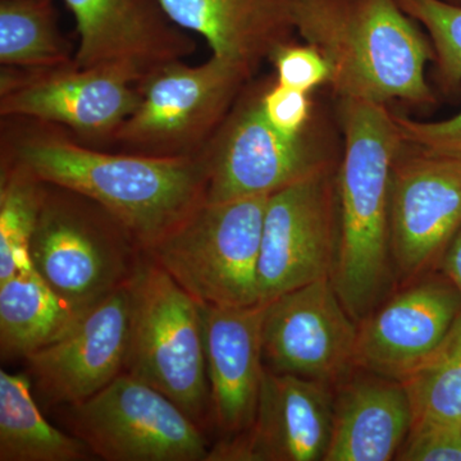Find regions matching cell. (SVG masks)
Instances as JSON below:
<instances>
[{
	"label": "cell",
	"instance_id": "cell-1",
	"mask_svg": "<svg viewBox=\"0 0 461 461\" xmlns=\"http://www.w3.org/2000/svg\"><path fill=\"white\" fill-rule=\"evenodd\" d=\"M41 123L3 135L2 160L25 167L45 184L98 203L144 253L206 200L203 151L189 157L111 153L85 147Z\"/></svg>",
	"mask_w": 461,
	"mask_h": 461
},
{
	"label": "cell",
	"instance_id": "cell-2",
	"mask_svg": "<svg viewBox=\"0 0 461 461\" xmlns=\"http://www.w3.org/2000/svg\"><path fill=\"white\" fill-rule=\"evenodd\" d=\"M345 153L336 176L333 286L357 323L386 300L396 273L390 247V181L405 142L386 105L342 100Z\"/></svg>",
	"mask_w": 461,
	"mask_h": 461
},
{
	"label": "cell",
	"instance_id": "cell-3",
	"mask_svg": "<svg viewBox=\"0 0 461 461\" xmlns=\"http://www.w3.org/2000/svg\"><path fill=\"white\" fill-rule=\"evenodd\" d=\"M296 33L323 54L341 100L430 105L435 50L397 0H297Z\"/></svg>",
	"mask_w": 461,
	"mask_h": 461
},
{
	"label": "cell",
	"instance_id": "cell-4",
	"mask_svg": "<svg viewBox=\"0 0 461 461\" xmlns=\"http://www.w3.org/2000/svg\"><path fill=\"white\" fill-rule=\"evenodd\" d=\"M145 253L122 224L81 194L45 184L30 244L33 269L78 313L126 286Z\"/></svg>",
	"mask_w": 461,
	"mask_h": 461
},
{
	"label": "cell",
	"instance_id": "cell-5",
	"mask_svg": "<svg viewBox=\"0 0 461 461\" xmlns=\"http://www.w3.org/2000/svg\"><path fill=\"white\" fill-rule=\"evenodd\" d=\"M124 372L203 427L211 415L202 305L145 254L131 284Z\"/></svg>",
	"mask_w": 461,
	"mask_h": 461
},
{
	"label": "cell",
	"instance_id": "cell-6",
	"mask_svg": "<svg viewBox=\"0 0 461 461\" xmlns=\"http://www.w3.org/2000/svg\"><path fill=\"white\" fill-rule=\"evenodd\" d=\"M268 198L205 200L145 254L200 304H259L258 264Z\"/></svg>",
	"mask_w": 461,
	"mask_h": 461
},
{
	"label": "cell",
	"instance_id": "cell-7",
	"mask_svg": "<svg viewBox=\"0 0 461 461\" xmlns=\"http://www.w3.org/2000/svg\"><path fill=\"white\" fill-rule=\"evenodd\" d=\"M251 75L214 56L195 67L182 60L158 67L139 81L140 103L109 141L142 156H198Z\"/></svg>",
	"mask_w": 461,
	"mask_h": 461
},
{
	"label": "cell",
	"instance_id": "cell-8",
	"mask_svg": "<svg viewBox=\"0 0 461 461\" xmlns=\"http://www.w3.org/2000/svg\"><path fill=\"white\" fill-rule=\"evenodd\" d=\"M67 414L74 435L105 461H206L211 451L177 403L127 373Z\"/></svg>",
	"mask_w": 461,
	"mask_h": 461
},
{
	"label": "cell",
	"instance_id": "cell-9",
	"mask_svg": "<svg viewBox=\"0 0 461 461\" xmlns=\"http://www.w3.org/2000/svg\"><path fill=\"white\" fill-rule=\"evenodd\" d=\"M140 77L120 67H5L0 115L58 124L91 140H111L140 103Z\"/></svg>",
	"mask_w": 461,
	"mask_h": 461
},
{
	"label": "cell",
	"instance_id": "cell-10",
	"mask_svg": "<svg viewBox=\"0 0 461 461\" xmlns=\"http://www.w3.org/2000/svg\"><path fill=\"white\" fill-rule=\"evenodd\" d=\"M411 148L393 163L388 209L391 256L405 282L439 269L461 229V157Z\"/></svg>",
	"mask_w": 461,
	"mask_h": 461
},
{
	"label": "cell",
	"instance_id": "cell-11",
	"mask_svg": "<svg viewBox=\"0 0 461 461\" xmlns=\"http://www.w3.org/2000/svg\"><path fill=\"white\" fill-rule=\"evenodd\" d=\"M338 247V202L330 168L269 195L258 264L259 304L330 277Z\"/></svg>",
	"mask_w": 461,
	"mask_h": 461
},
{
	"label": "cell",
	"instance_id": "cell-12",
	"mask_svg": "<svg viewBox=\"0 0 461 461\" xmlns=\"http://www.w3.org/2000/svg\"><path fill=\"white\" fill-rule=\"evenodd\" d=\"M260 95L248 96L230 112L204 154L206 202L272 195L330 168L306 132L287 138L264 117Z\"/></svg>",
	"mask_w": 461,
	"mask_h": 461
},
{
	"label": "cell",
	"instance_id": "cell-13",
	"mask_svg": "<svg viewBox=\"0 0 461 461\" xmlns=\"http://www.w3.org/2000/svg\"><path fill=\"white\" fill-rule=\"evenodd\" d=\"M357 323L330 277L288 291L266 304L263 354L269 371L338 384L354 371Z\"/></svg>",
	"mask_w": 461,
	"mask_h": 461
},
{
	"label": "cell",
	"instance_id": "cell-14",
	"mask_svg": "<svg viewBox=\"0 0 461 461\" xmlns=\"http://www.w3.org/2000/svg\"><path fill=\"white\" fill-rule=\"evenodd\" d=\"M130 284L91 306L59 339L26 357L27 375L45 402L76 405L122 375L129 345Z\"/></svg>",
	"mask_w": 461,
	"mask_h": 461
},
{
	"label": "cell",
	"instance_id": "cell-15",
	"mask_svg": "<svg viewBox=\"0 0 461 461\" xmlns=\"http://www.w3.org/2000/svg\"><path fill=\"white\" fill-rule=\"evenodd\" d=\"M460 311L459 293L441 271L411 281L357 323L355 369L405 381L441 344Z\"/></svg>",
	"mask_w": 461,
	"mask_h": 461
},
{
	"label": "cell",
	"instance_id": "cell-16",
	"mask_svg": "<svg viewBox=\"0 0 461 461\" xmlns=\"http://www.w3.org/2000/svg\"><path fill=\"white\" fill-rule=\"evenodd\" d=\"M333 409L330 384L266 369L250 429L218 442L206 461H324Z\"/></svg>",
	"mask_w": 461,
	"mask_h": 461
},
{
	"label": "cell",
	"instance_id": "cell-17",
	"mask_svg": "<svg viewBox=\"0 0 461 461\" xmlns=\"http://www.w3.org/2000/svg\"><path fill=\"white\" fill-rule=\"evenodd\" d=\"M74 14L78 47L75 65L120 67L140 80L196 50L189 32L176 25L159 0H65Z\"/></svg>",
	"mask_w": 461,
	"mask_h": 461
},
{
	"label": "cell",
	"instance_id": "cell-18",
	"mask_svg": "<svg viewBox=\"0 0 461 461\" xmlns=\"http://www.w3.org/2000/svg\"><path fill=\"white\" fill-rule=\"evenodd\" d=\"M202 305L211 415L227 437L250 429L259 402L266 305Z\"/></svg>",
	"mask_w": 461,
	"mask_h": 461
},
{
	"label": "cell",
	"instance_id": "cell-19",
	"mask_svg": "<svg viewBox=\"0 0 461 461\" xmlns=\"http://www.w3.org/2000/svg\"><path fill=\"white\" fill-rule=\"evenodd\" d=\"M176 25L202 35L214 57L253 74L296 33L297 0H159Z\"/></svg>",
	"mask_w": 461,
	"mask_h": 461
},
{
	"label": "cell",
	"instance_id": "cell-20",
	"mask_svg": "<svg viewBox=\"0 0 461 461\" xmlns=\"http://www.w3.org/2000/svg\"><path fill=\"white\" fill-rule=\"evenodd\" d=\"M341 382L324 461H388L408 436L412 411L402 382L363 371Z\"/></svg>",
	"mask_w": 461,
	"mask_h": 461
},
{
	"label": "cell",
	"instance_id": "cell-21",
	"mask_svg": "<svg viewBox=\"0 0 461 461\" xmlns=\"http://www.w3.org/2000/svg\"><path fill=\"white\" fill-rule=\"evenodd\" d=\"M32 266L0 282V351L3 359H26L67 332L81 317Z\"/></svg>",
	"mask_w": 461,
	"mask_h": 461
},
{
	"label": "cell",
	"instance_id": "cell-22",
	"mask_svg": "<svg viewBox=\"0 0 461 461\" xmlns=\"http://www.w3.org/2000/svg\"><path fill=\"white\" fill-rule=\"evenodd\" d=\"M93 456L78 437L45 420L29 375L0 371V461H89Z\"/></svg>",
	"mask_w": 461,
	"mask_h": 461
},
{
	"label": "cell",
	"instance_id": "cell-23",
	"mask_svg": "<svg viewBox=\"0 0 461 461\" xmlns=\"http://www.w3.org/2000/svg\"><path fill=\"white\" fill-rule=\"evenodd\" d=\"M0 63L30 71L74 65L51 0H0Z\"/></svg>",
	"mask_w": 461,
	"mask_h": 461
},
{
	"label": "cell",
	"instance_id": "cell-24",
	"mask_svg": "<svg viewBox=\"0 0 461 461\" xmlns=\"http://www.w3.org/2000/svg\"><path fill=\"white\" fill-rule=\"evenodd\" d=\"M45 182L9 160H2L0 178V282L32 266L30 244L42 199Z\"/></svg>",
	"mask_w": 461,
	"mask_h": 461
},
{
	"label": "cell",
	"instance_id": "cell-25",
	"mask_svg": "<svg viewBox=\"0 0 461 461\" xmlns=\"http://www.w3.org/2000/svg\"><path fill=\"white\" fill-rule=\"evenodd\" d=\"M402 384L412 421L461 423V311L441 344Z\"/></svg>",
	"mask_w": 461,
	"mask_h": 461
},
{
	"label": "cell",
	"instance_id": "cell-26",
	"mask_svg": "<svg viewBox=\"0 0 461 461\" xmlns=\"http://www.w3.org/2000/svg\"><path fill=\"white\" fill-rule=\"evenodd\" d=\"M427 32L433 50L437 83L445 94L461 87V7L444 0H397Z\"/></svg>",
	"mask_w": 461,
	"mask_h": 461
},
{
	"label": "cell",
	"instance_id": "cell-27",
	"mask_svg": "<svg viewBox=\"0 0 461 461\" xmlns=\"http://www.w3.org/2000/svg\"><path fill=\"white\" fill-rule=\"evenodd\" d=\"M396 460L461 461V423L412 421Z\"/></svg>",
	"mask_w": 461,
	"mask_h": 461
},
{
	"label": "cell",
	"instance_id": "cell-28",
	"mask_svg": "<svg viewBox=\"0 0 461 461\" xmlns=\"http://www.w3.org/2000/svg\"><path fill=\"white\" fill-rule=\"evenodd\" d=\"M269 60L275 65L277 84L291 89L309 93L330 83L329 62L313 45L287 42L273 51Z\"/></svg>",
	"mask_w": 461,
	"mask_h": 461
},
{
	"label": "cell",
	"instance_id": "cell-29",
	"mask_svg": "<svg viewBox=\"0 0 461 461\" xmlns=\"http://www.w3.org/2000/svg\"><path fill=\"white\" fill-rule=\"evenodd\" d=\"M393 117L402 141L409 147L461 157V109L453 117L436 122H423L403 115L393 114Z\"/></svg>",
	"mask_w": 461,
	"mask_h": 461
},
{
	"label": "cell",
	"instance_id": "cell-30",
	"mask_svg": "<svg viewBox=\"0 0 461 461\" xmlns=\"http://www.w3.org/2000/svg\"><path fill=\"white\" fill-rule=\"evenodd\" d=\"M264 117L273 129L287 138L305 132L311 117L308 93L276 84L260 96Z\"/></svg>",
	"mask_w": 461,
	"mask_h": 461
},
{
	"label": "cell",
	"instance_id": "cell-31",
	"mask_svg": "<svg viewBox=\"0 0 461 461\" xmlns=\"http://www.w3.org/2000/svg\"><path fill=\"white\" fill-rule=\"evenodd\" d=\"M438 271L444 273L447 280L456 287L461 297V229L446 251Z\"/></svg>",
	"mask_w": 461,
	"mask_h": 461
},
{
	"label": "cell",
	"instance_id": "cell-32",
	"mask_svg": "<svg viewBox=\"0 0 461 461\" xmlns=\"http://www.w3.org/2000/svg\"><path fill=\"white\" fill-rule=\"evenodd\" d=\"M444 2L448 3V5H456V7H461V0H444Z\"/></svg>",
	"mask_w": 461,
	"mask_h": 461
}]
</instances>
